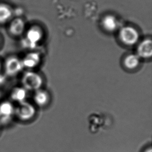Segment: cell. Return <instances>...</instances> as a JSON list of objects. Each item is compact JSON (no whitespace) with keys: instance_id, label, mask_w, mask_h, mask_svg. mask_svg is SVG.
<instances>
[{"instance_id":"6da1fadb","label":"cell","mask_w":152,"mask_h":152,"mask_svg":"<svg viewBox=\"0 0 152 152\" xmlns=\"http://www.w3.org/2000/svg\"><path fill=\"white\" fill-rule=\"evenodd\" d=\"M43 33L39 27H32L21 37L20 44L23 48L33 50L41 40Z\"/></svg>"},{"instance_id":"7a4b0ae2","label":"cell","mask_w":152,"mask_h":152,"mask_svg":"<svg viewBox=\"0 0 152 152\" xmlns=\"http://www.w3.org/2000/svg\"><path fill=\"white\" fill-rule=\"evenodd\" d=\"M21 84L27 91H35L40 89L43 85V79L37 72L29 70L23 73Z\"/></svg>"},{"instance_id":"3957f363","label":"cell","mask_w":152,"mask_h":152,"mask_svg":"<svg viewBox=\"0 0 152 152\" xmlns=\"http://www.w3.org/2000/svg\"><path fill=\"white\" fill-rule=\"evenodd\" d=\"M36 113L33 105L27 101L17 103L15 106L14 115L21 121H28L32 119Z\"/></svg>"},{"instance_id":"277c9868","label":"cell","mask_w":152,"mask_h":152,"mask_svg":"<svg viewBox=\"0 0 152 152\" xmlns=\"http://www.w3.org/2000/svg\"><path fill=\"white\" fill-rule=\"evenodd\" d=\"M24 69L21 58L12 56L4 62V73L6 77H14L18 75Z\"/></svg>"},{"instance_id":"5b68a950","label":"cell","mask_w":152,"mask_h":152,"mask_svg":"<svg viewBox=\"0 0 152 152\" xmlns=\"http://www.w3.org/2000/svg\"><path fill=\"white\" fill-rule=\"evenodd\" d=\"M15 105L10 101L0 102V124L5 125L10 123L14 116Z\"/></svg>"},{"instance_id":"8992f818","label":"cell","mask_w":152,"mask_h":152,"mask_svg":"<svg viewBox=\"0 0 152 152\" xmlns=\"http://www.w3.org/2000/svg\"><path fill=\"white\" fill-rule=\"evenodd\" d=\"M139 37V34L138 31L133 27H124L119 32L120 39L127 45H133L137 43Z\"/></svg>"},{"instance_id":"52a82bcc","label":"cell","mask_w":152,"mask_h":152,"mask_svg":"<svg viewBox=\"0 0 152 152\" xmlns=\"http://www.w3.org/2000/svg\"><path fill=\"white\" fill-rule=\"evenodd\" d=\"M40 59L39 53L32 51L26 54L21 59L23 68L30 70L38 66L40 62Z\"/></svg>"},{"instance_id":"ba28073f","label":"cell","mask_w":152,"mask_h":152,"mask_svg":"<svg viewBox=\"0 0 152 152\" xmlns=\"http://www.w3.org/2000/svg\"><path fill=\"white\" fill-rule=\"evenodd\" d=\"M26 25L22 19L16 18L11 22L8 27L10 34L14 37H21L25 32Z\"/></svg>"},{"instance_id":"9c48e42d","label":"cell","mask_w":152,"mask_h":152,"mask_svg":"<svg viewBox=\"0 0 152 152\" xmlns=\"http://www.w3.org/2000/svg\"><path fill=\"white\" fill-rule=\"evenodd\" d=\"M27 94L28 91L21 86L15 87L11 89L10 93V101L15 102L17 104L26 101Z\"/></svg>"},{"instance_id":"30bf717a","label":"cell","mask_w":152,"mask_h":152,"mask_svg":"<svg viewBox=\"0 0 152 152\" xmlns=\"http://www.w3.org/2000/svg\"><path fill=\"white\" fill-rule=\"evenodd\" d=\"M138 57L143 58H149L152 55V42L146 39L142 42L137 48Z\"/></svg>"},{"instance_id":"8fae6325","label":"cell","mask_w":152,"mask_h":152,"mask_svg":"<svg viewBox=\"0 0 152 152\" xmlns=\"http://www.w3.org/2000/svg\"><path fill=\"white\" fill-rule=\"evenodd\" d=\"M33 100L37 105L43 107L48 102L49 95L46 91L39 89L35 91L33 96Z\"/></svg>"},{"instance_id":"7c38bea8","label":"cell","mask_w":152,"mask_h":152,"mask_svg":"<svg viewBox=\"0 0 152 152\" xmlns=\"http://www.w3.org/2000/svg\"><path fill=\"white\" fill-rule=\"evenodd\" d=\"M102 26L104 29L109 32L116 30L117 26V20L112 15H107L103 19Z\"/></svg>"},{"instance_id":"4fadbf2b","label":"cell","mask_w":152,"mask_h":152,"mask_svg":"<svg viewBox=\"0 0 152 152\" xmlns=\"http://www.w3.org/2000/svg\"><path fill=\"white\" fill-rule=\"evenodd\" d=\"M139 58L138 55H136L134 54H131L127 56L125 58L124 61V66L127 69L129 70H132L139 66Z\"/></svg>"},{"instance_id":"5bb4252c","label":"cell","mask_w":152,"mask_h":152,"mask_svg":"<svg viewBox=\"0 0 152 152\" xmlns=\"http://www.w3.org/2000/svg\"><path fill=\"white\" fill-rule=\"evenodd\" d=\"M12 12L10 7L5 5H0V23H4L10 19Z\"/></svg>"},{"instance_id":"9a60e30c","label":"cell","mask_w":152,"mask_h":152,"mask_svg":"<svg viewBox=\"0 0 152 152\" xmlns=\"http://www.w3.org/2000/svg\"><path fill=\"white\" fill-rule=\"evenodd\" d=\"M6 78H7V77L4 74V73H2V72L0 73V86L4 84V83H5Z\"/></svg>"},{"instance_id":"2e32d148","label":"cell","mask_w":152,"mask_h":152,"mask_svg":"<svg viewBox=\"0 0 152 152\" xmlns=\"http://www.w3.org/2000/svg\"><path fill=\"white\" fill-rule=\"evenodd\" d=\"M152 148H148V149H146V150L144 151V152H152Z\"/></svg>"},{"instance_id":"e0dca14e","label":"cell","mask_w":152,"mask_h":152,"mask_svg":"<svg viewBox=\"0 0 152 152\" xmlns=\"http://www.w3.org/2000/svg\"><path fill=\"white\" fill-rule=\"evenodd\" d=\"M2 63H1V61H0V73H2Z\"/></svg>"},{"instance_id":"ac0fdd59","label":"cell","mask_w":152,"mask_h":152,"mask_svg":"<svg viewBox=\"0 0 152 152\" xmlns=\"http://www.w3.org/2000/svg\"><path fill=\"white\" fill-rule=\"evenodd\" d=\"M1 98H2V93H1V91H0V100H1Z\"/></svg>"},{"instance_id":"d6986e66","label":"cell","mask_w":152,"mask_h":152,"mask_svg":"<svg viewBox=\"0 0 152 152\" xmlns=\"http://www.w3.org/2000/svg\"><path fill=\"white\" fill-rule=\"evenodd\" d=\"M1 38L0 37V45H1Z\"/></svg>"}]
</instances>
